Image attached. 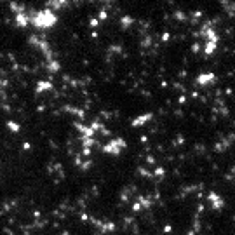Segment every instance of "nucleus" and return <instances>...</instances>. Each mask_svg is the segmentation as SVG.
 Returning <instances> with one entry per match:
<instances>
[{
  "label": "nucleus",
  "instance_id": "1",
  "mask_svg": "<svg viewBox=\"0 0 235 235\" xmlns=\"http://www.w3.org/2000/svg\"><path fill=\"white\" fill-rule=\"evenodd\" d=\"M28 17H30V24H33L35 28H38V30H47V28H52L56 23H58V16L54 14V10H51V9H47V7H44V9H40V10H30V14H28Z\"/></svg>",
  "mask_w": 235,
  "mask_h": 235
},
{
  "label": "nucleus",
  "instance_id": "2",
  "mask_svg": "<svg viewBox=\"0 0 235 235\" xmlns=\"http://www.w3.org/2000/svg\"><path fill=\"white\" fill-rule=\"evenodd\" d=\"M207 200L211 202V207H213V211H221L223 207H225V200L220 197V193H216L214 190H211L209 193H207Z\"/></svg>",
  "mask_w": 235,
  "mask_h": 235
},
{
  "label": "nucleus",
  "instance_id": "3",
  "mask_svg": "<svg viewBox=\"0 0 235 235\" xmlns=\"http://www.w3.org/2000/svg\"><path fill=\"white\" fill-rule=\"evenodd\" d=\"M152 119H153V113H152V112H146V113H143V115H138L136 119H132L131 127H134V129L143 127V125H145V124H148Z\"/></svg>",
  "mask_w": 235,
  "mask_h": 235
},
{
  "label": "nucleus",
  "instance_id": "4",
  "mask_svg": "<svg viewBox=\"0 0 235 235\" xmlns=\"http://www.w3.org/2000/svg\"><path fill=\"white\" fill-rule=\"evenodd\" d=\"M216 82V75L211 71V73H200L197 78H195V84L197 85H200V87H206V85H209V84H214Z\"/></svg>",
  "mask_w": 235,
  "mask_h": 235
},
{
  "label": "nucleus",
  "instance_id": "5",
  "mask_svg": "<svg viewBox=\"0 0 235 235\" xmlns=\"http://www.w3.org/2000/svg\"><path fill=\"white\" fill-rule=\"evenodd\" d=\"M101 152H103V153H108V155H115V157H117V155H120V152H122V150L119 148V145H117V141H115V138H113V139H110L105 146H101Z\"/></svg>",
  "mask_w": 235,
  "mask_h": 235
},
{
  "label": "nucleus",
  "instance_id": "6",
  "mask_svg": "<svg viewBox=\"0 0 235 235\" xmlns=\"http://www.w3.org/2000/svg\"><path fill=\"white\" fill-rule=\"evenodd\" d=\"M49 92V91H54V84L49 82V80H38L37 85H35V92L37 94H42V92Z\"/></svg>",
  "mask_w": 235,
  "mask_h": 235
},
{
  "label": "nucleus",
  "instance_id": "7",
  "mask_svg": "<svg viewBox=\"0 0 235 235\" xmlns=\"http://www.w3.org/2000/svg\"><path fill=\"white\" fill-rule=\"evenodd\" d=\"M63 110H64V112H68V113L77 115L80 120H85V110H82V108H77V106H71V105H64V106H63Z\"/></svg>",
  "mask_w": 235,
  "mask_h": 235
},
{
  "label": "nucleus",
  "instance_id": "8",
  "mask_svg": "<svg viewBox=\"0 0 235 235\" xmlns=\"http://www.w3.org/2000/svg\"><path fill=\"white\" fill-rule=\"evenodd\" d=\"M14 21H16V26H19V28H26V26L30 24V17H28V14H26V12H19V14H16Z\"/></svg>",
  "mask_w": 235,
  "mask_h": 235
},
{
  "label": "nucleus",
  "instance_id": "9",
  "mask_svg": "<svg viewBox=\"0 0 235 235\" xmlns=\"http://www.w3.org/2000/svg\"><path fill=\"white\" fill-rule=\"evenodd\" d=\"M45 68H47L49 75H52V73L61 71V63H59L58 59H51V61H47V63H45Z\"/></svg>",
  "mask_w": 235,
  "mask_h": 235
},
{
  "label": "nucleus",
  "instance_id": "10",
  "mask_svg": "<svg viewBox=\"0 0 235 235\" xmlns=\"http://www.w3.org/2000/svg\"><path fill=\"white\" fill-rule=\"evenodd\" d=\"M216 49H218V44H214V42H206L204 47H202V51L206 52V56H213L216 52Z\"/></svg>",
  "mask_w": 235,
  "mask_h": 235
},
{
  "label": "nucleus",
  "instance_id": "11",
  "mask_svg": "<svg viewBox=\"0 0 235 235\" xmlns=\"http://www.w3.org/2000/svg\"><path fill=\"white\" fill-rule=\"evenodd\" d=\"M152 176L157 180V183L160 181V180H164V176H166V167H162V166H157L155 169H153V173H152Z\"/></svg>",
  "mask_w": 235,
  "mask_h": 235
},
{
  "label": "nucleus",
  "instance_id": "12",
  "mask_svg": "<svg viewBox=\"0 0 235 235\" xmlns=\"http://www.w3.org/2000/svg\"><path fill=\"white\" fill-rule=\"evenodd\" d=\"M152 44H153V37L152 35H145L143 38H141V42H139V45H141V49H150L152 47Z\"/></svg>",
  "mask_w": 235,
  "mask_h": 235
},
{
  "label": "nucleus",
  "instance_id": "13",
  "mask_svg": "<svg viewBox=\"0 0 235 235\" xmlns=\"http://www.w3.org/2000/svg\"><path fill=\"white\" fill-rule=\"evenodd\" d=\"M5 127H7L10 132H14V134L21 131V125H19L17 122H14V120H7V122H5Z\"/></svg>",
  "mask_w": 235,
  "mask_h": 235
},
{
  "label": "nucleus",
  "instance_id": "14",
  "mask_svg": "<svg viewBox=\"0 0 235 235\" xmlns=\"http://www.w3.org/2000/svg\"><path fill=\"white\" fill-rule=\"evenodd\" d=\"M9 9L12 10V12H16V14H19V12H24V5L23 3H16V2H9Z\"/></svg>",
  "mask_w": 235,
  "mask_h": 235
},
{
  "label": "nucleus",
  "instance_id": "15",
  "mask_svg": "<svg viewBox=\"0 0 235 235\" xmlns=\"http://www.w3.org/2000/svg\"><path fill=\"white\" fill-rule=\"evenodd\" d=\"M132 23H134V17H132V16H122V17H120V24H122V28H129Z\"/></svg>",
  "mask_w": 235,
  "mask_h": 235
},
{
  "label": "nucleus",
  "instance_id": "16",
  "mask_svg": "<svg viewBox=\"0 0 235 235\" xmlns=\"http://www.w3.org/2000/svg\"><path fill=\"white\" fill-rule=\"evenodd\" d=\"M101 230H103V232H113V230H117V225H115L113 221H103Z\"/></svg>",
  "mask_w": 235,
  "mask_h": 235
},
{
  "label": "nucleus",
  "instance_id": "17",
  "mask_svg": "<svg viewBox=\"0 0 235 235\" xmlns=\"http://www.w3.org/2000/svg\"><path fill=\"white\" fill-rule=\"evenodd\" d=\"M173 17H174L176 21H188V14L183 12V10H176V12L173 14Z\"/></svg>",
  "mask_w": 235,
  "mask_h": 235
},
{
  "label": "nucleus",
  "instance_id": "18",
  "mask_svg": "<svg viewBox=\"0 0 235 235\" xmlns=\"http://www.w3.org/2000/svg\"><path fill=\"white\" fill-rule=\"evenodd\" d=\"M96 19H98L99 23H101V21H106V19H108V10H106V9H99V12H98Z\"/></svg>",
  "mask_w": 235,
  "mask_h": 235
},
{
  "label": "nucleus",
  "instance_id": "19",
  "mask_svg": "<svg viewBox=\"0 0 235 235\" xmlns=\"http://www.w3.org/2000/svg\"><path fill=\"white\" fill-rule=\"evenodd\" d=\"M138 173H139V176H143V178H146V180H152V178H153L152 173H150L148 169H145V167H138Z\"/></svg>",
  "mask_w": 235,
  "mask_h": 235
},
{
  "label": "nucleus",
  "instance_id": "20",
  "mask_svg": "<svg viewBox=\"0 0 235 235\" xmlns=\"http://www.w3.org/2000/svg\"><path fill=\"white\" fill-rule=\"evenodd\" d=\"M92 167V160H82V164H80V171H89Z\"/></svg>",
  "mask_w": 235,
  "mask_h": 235
},
{
  "label": "nucleus",
  "instance_id": "21",
  "mask_svg": "<svg viewBox=\"0 0 235 235\" xmlns=\"http://www.w3.org/2000/svg\"><path fill=\"white\" fill-rule=\"evenodd\" d=\"M80 164H82V155H80V153H75V155H73V166L80 167Z\"/></svg>",
  "mask_w": 235,
  "mask_h": 235
},
{
  "label": "nucleus",
  "instance_id": "22",
  "mask_svg": "<svg viewBox=\"0 0 235 235\" xmlns=\"http://www.w3.org/2000/svg\"><path fill=\"white\" fill-rule=\"evenodd\" d=\"M89 26H91V28H98V26H99V21H98L94 16H91V17H89Z\"/></svg>",
  "mask_w": 235,
  "mask_h": 235
},
{
  "label": "nucleus",
  "instance_id": "23",
  "mask_svg": "<svg viewBox=\"0 0 235 235\" xmlns=\"http://www.w3.org/2000/svg\"><path fill=\"white\" fill-rule=\"evenodd\" d=\"M171 37H173V35H171L169 31H164V33L160 35V42H164V44H166V42H169V40H171Z\"/></svg>",
  "mask_w": 235,
  "mask_h": 235
},
{
  "label": "nucleus",
  "instance_id": "24",
  "mask_svg": "<svg viewBox=\"0 0 235 235\" xmlns=\"http://www.w3.org/2000/svg\"><path fill=\"white\" fill-rule=\"evenodd\" d=\"M190 49H192V52H193V54H199V52L202 51V47H200V44H199V42L192 44V47H190Z\"/></svg>",
  "mask_w": 235,
  "mask_h": 235
},
{
  "label": "nucleus",
  "instance_id": "25",
  "mask_svg": "<svg viewBox=\"0 0 235 235\" xmlns=\"http://www.w3.org/2000/svg\"><path fill=\"white\" fill-rule=\"evenodd\" d=\"M108 49H110V52H117V54H119V52H124V51H122V45H110Z\"/></svg>",
  "mask_w": 235,
  "mask_h": 235
},
{
  "label": "nucleus",
  "instance_id": "26",
  "mask_svg": "<svg viewBox=\"0 0 235 235\" xmlns=\"http://www.w3.org/2000/svg\"><path fill=\"white\" fill-rule=\"evenodd\" d=\"M145 160H146V162H148V164H152V166H155V164H157V160H155V157H153V155H152V153H148V155H146V159H145Z\"/></svg>",
  "mask_w": 235,
  "mask_h": 235
},
{
  "label": "nucleus",
  "instance_id": "27",
  "mask_svg": "<svg viewBox=\"0 0 235 235\" xmlns=\"http://www.w3.org/2000/svg\"><path fill=\"white\" fill-rule=\"evenodd\" d=\"M188 101V98H186V94H181L180 98H178V105H185Z\"/></svg>",
  "mask_w": 235,
  "mask_h": 235
},
{
  "label": "nucleus",
  "instance_id": "28",
  "mask_svg": "<svg viewBox=\"0 0 235 235\" xmlns=\"http://www.w3.org/2000/svg\"><path fill=\"white\" fill-rule=\"evenodd\" d=\"M91 153H92V150H91V148H82V155H84V157H87V159H89V157H91Z\"/></svg>",
  "mask_w": 235,
  "mask_h": 235
},
{
  "label": "nucleus",
  "instance_id": "29",
  "mask_svg": "<svg viewBox=\"0 0 235 235\" xmlns=\"http://www.w3.org/2000/svg\"><path fill=\"white\" fill-rule=\"evenodd\" d=\"M21 148H23L24 152H28V150H31V143H28V141H24V143L21 145Z\"/></svg>",
  "mask_w": 235,
  "mask_h": 235
},
{
  "label": "nucleus",
  "instance_id": "30",
  "mask_svg": "<svg viewBox=\"0 0 235 235\" xmlns=\"http://www.w3.org/2000/svg\"><path fill=\"white\" fill-rule=\"evenodd\" d=\"M131 209H132V213H139V211H141V206H139V204H138V202H134V204H132V207H131Z\"/></svg>",
  "mask_w": 235,
  "mask_h": 235
},
{
  "label": "nucleus",
  "instance_id": "31",
  "mask_svg": "<svg viewBox=\"0 0 235 235\" xmlns=\"http://www.w3.org/2000/svg\"><path fill=\"white\" fill-rule=\"evenodd\" d=\"M204 211H206L204 204H202V202H199V204H197V214H199V213H204Z\"/></svg>",
  "mask_w": 235,
  "mask_h": 235
},
{
  "label": "nucleus",
  "instance_id": "32",
  "mask_svg": "<svg viewBox=\"0 0 235 235\" xmlns=\"http://www.w3.org/2000/svg\"><path fill=\"white\" fill-rule=\"evenodd\" d=\"M139 141H141L143 145H146V143H148V136H146V134H141V136H139Z\"/></svg>",
  "mask_w": 235,
  "mask_h": 235
},
{
  "label": "nucleus",
  "instance_id": "33",
  "mask_svg": "<svg viewBox=\"0 0 235 235\" xmlns=\"http://www.w3.org/2000/svg\"><path fill=\"white\" fill-rule=\"evenodd\" d=\"M89 218H91V216H89L87 213H80V220H82V221H89Z\"/></svg>",
  "mask_w": 235,
  "mask_h": 235
},
{
  "label": "nucleus",
  "instance_id": "34",
  "mask_svg": "<svg viewBox=\"0 0 235 235\" xmlns=\"http://www.w3.org/2000/svg\"><path fill=\"white\" fill-rule=\"evenodd\" d=\"M162 232H164V234H171V232H173V227H171V225H166Z\"/></svg>",
  "mask_w": 235,
  "mask_h": 235
},
{
  "label": "nucleus",
  "instance_id": "35",
  "mask_svg": "<svg viewBox=\"0 0 235 235\" xmlns=\"http://www.w3.org/2000/svg\"><path fill=\"white\" fill-rule=\"evenodd\" d=\"M178 75H180V78H186V75H188V73H186L185 70H181V71H180Z\"/></svg>",
  "mask_w": 235,
  "mask_h": 235
},
{
  "label": "nucleus",
  "instance_id": "36",
  "mask_svg": "<svg viewBox=\"0 0 235 235\" xmlns=\"http://www.w3.org/2000/svg\"><path fill=\"white\" fill-rule=\"evenodd\" d=\"M3 232H5V235H14V234H12V230H10L9 227H5V228H3Z\"/></svg>",
  "mask_w": 235,
  "mask_h": 235
},
{
  "label": "nucleus",
  "instance_id": "37",
  "mask_svg": "<svg viewBox=\"0 0 235 235\" xmlns=\"http://www.w3.org/2000/svg\"><path fill=\"white\" fill-rule=\"evenodd\" d=\"M98 37H99V33H98L96 30H94V31H91V38H98Z\"/></svg>",
  "mask_w": 235,
  "mask_h": 235
},
{
  "label": "nucleus",
  "instance_id": "38",
  "mask_svg": "<svg viewBox=\"0 0 235 235\" xmlns=\"http://www.w3.org/2000/svg\"><path fill=\"white\" fill-rule=\"evenodd\" d=\"M174 115H176V117H183V112H181V110H174Z\"/></svg>",
  "mask_w": 235,
  "mask_h": 235
},
{
  "label": "nucleus",
  "instance_id": "39",
  "mask_svg": "<svg viewBox=\"0 0 235 235\" xmlns=\"http://www.w3.org/2000/svg\"><path fill=\"white\" fill-rule=\"evenodd\" d=\"M167 85H169V84H167V82H166V80H162V82H160V87H162V89H166V87H167Z\"/></svg>",
  "mask_w": 235,
  "mask_h": 235
},
{
  "label": "nucleus",
  "instance_id": "40",
  "mask_svg": "<svg viewBox=\"0 0 235 235\" xmlns=\"http://www.w3.org/2000/svg\"><path fill=\"white\" fill-rule=\"evenodd\" d=\"M225 94H227V96H230V94H232V89H230V87H227V89H225Z\"/></svg>",
  "mask_w": 235,
  "mask_h": 235
},
{
  "label": "nucleus",
  "instance_id": "41",
  "mask_svg": "<svg viewBox=\"0 0 235 235\" xmlns=\"http://www.w3.org/2000/svg\"><path fill=\"white\" fill-rule=\"evenodd\" d=\"M59 235H70V234L68 232H63V234H59Z\"/></svg>",
  "mask_w": 235,
  "mask_h": 235
}]
</instances>
